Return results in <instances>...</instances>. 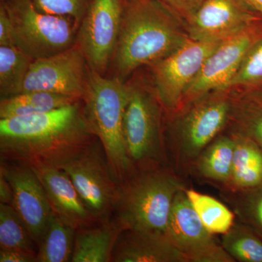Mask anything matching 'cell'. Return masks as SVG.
Segmentation results:
<instances>
[{"mask_svg":"<svg viewBox=\"0 0 262 262\" xmlns=\"http://www.w3.org/2000/svg\"><path fill=\"white\" fill-rule=\"evenodd\" d=\"M37 253L17 249H0V262H36Z\"/></svg>","mask_w":262,"mask_h":262,"instance_id":"obj_33","label":"cell"},{"mask_svg":"<svg viewBox=\"0 0 262 262\" xmlns=\"http://www.w3.org/2000/svg\"><path fill=\"white\" fill-rule=\"evenodd\" d=\"M30 166L42 183L53 211L65 223L77 229L96 222L84 206L72 180L62 169L45 164Z\"/></svg>","mask_w":262,"mask_h":262,"instance_id":"obj_16","label":"cell"},{"mask_svg":"<svg viewBox=\"0 0 262 262\" xmlns=\"http://www.w3.org/2000/svg\"><path fill=\"white\" fill-rule=\"evenodd\" d=\"M122 231L114 222H101L99 227L76 229L72 262H110L117 237Z\"/></svg>","mask_w":262,"mask_h":262,"instance_id":"obj_21","label":"cell"},{"mask_svg":"<svg viewBox=\"0 0 262 262\" xmlns=\"http://www.w3.org/2000/svg\"><path fill=\"white\" fill-rule=\"evenodd\" d=\"M37 244L11 205L0 203V249H17L37 253Z\"/></svg>","mask_w":262,"mask_h":262,"instance_id":"obj_28","label":"cell"},{"mask_svg":"<svg viewBox=\"0 0 262 262\" xmlns=\"http://www.w3.org/2000/svg\"><path fill=\"white\" fill-rule=\"evenodd\" d=\"M221 244L235 262H262L261 237L238 220L222 234Z\"/></svg>","mask_w":262,"mask_h":262,"instance_id":"obj_26","label":"cell"},{"mask_svg":"<svg viewBox=\"0 0 262 262\" xmlns=\"http://www.w3.org/2000/svg\"><path fill=\"white\" fill-rule=\"evenodd\" d=\"M38 10L47 14L69 17L80 24L87 11L89 0H32Z\"/></svg>","mask_w":262,"mask_h":262,"instance_id":"obj_30","label":"cell"},{"mask_svg":"<svg viewBox=\"0 0 262 262\" xmlns=\"http://www.w3.org/2000/svg\"><path fill=\"white\" fill-rule=\"evenodd\" d=\"M262 88V37L246 53L227 89Z\"/></svg>","mask_w":262,"mask_h":262,"instance_id":"obj_29","label":"cell"},{"mask_svg":"<svg viewBox=\"0 0 262 262\" xmlns=\"http://www.w3.org/2000/svg\"><path fill=\"white\" fill-rule=\"evenodd\" d=\"M80 101L48 113L0 119L2 158L57 166L96 140Z\"/></svg>","mask_w":262,"mask_h":262,"instance_id":"obj_1","label":"cell"},{"mask_svg":"<svg viewBox=\"0 0 262 262\" xmlns=\"http://www.w3.org/2000/svg\"><path fill=\"white\" fill-rule=\"evenodd\" d=\"M3 163L0 173L10 183L13 206L38 246L53 213L42 183L30 165L14 162Z\"/></svg>","mask_w":262,"mask_h":262,"instance_id":"obj_14","label":"cell"},{"mask_svg":"<svg viewBox=\"0 0 262 262\" xmlns=\"http://www.w3.org/2000/svg\"><path fill=\"white\" fill-rule=\"evenodd\" d=\"M79 101L65 95L45 91L20 93L1 98L0 119L46 113Z\"/></svg>","mask_w":262,"mask_h":262,"instance_id":"obj_22","label":"cell"},{"mask_svg":"<svg viewBox=\"0 0 262 262\" xmlns=\"http://www.w3.org/2000/svg\"><path fill=\"white\" fill-rule=\"evenodd\" d=\"M0 46H15L11 20L2 4L0 6Z\"/></svg>","mask_w":262,"mask_h":262,"instance_id":"obj_32","label":"cell"},{"mask_svg":"<svg viewBox=\"0 0 262 262\" xmlns=\"http://www.w3.org/2000/svg\"><path fill=\"white\" fill-rule=\"evenodd\" d=\"M261 19L244 0H204L186 27L193 40L223 41Z\"/></svg>","mask_w":262,"mask_h":262,"instance_id":"obj_15","label":"cell"},{"mask_svg":"<svg viewBox=\"0 0 262 262\" xmlns=\"http://www.w3.org/2000/svg\"><path fill=\"white\" fill-rule=\"evenodd\" d=\"M234 148L233 138L224 131L202 151L194 164L192 175L220 190L225 189L232 173Z\"/></svg>","mask_w":262,"mask_h":262,"instance_id":"obj_18","label":"cell"},{"mask_svg":"<svg viewBox=\"0 0 262 262\" xmlns=\"http://www.w3.org/2000/svg\"><path fill=\"white\" fill-rule=\"evenodd\" d=\"M76 229L53 211L37 246V261L67 262L72 260Z\"/></svg>","mask_w":262,"mask_h":262,"instance_id":"obj_23","label":"cell"},{"mask_svg":"<svg viewBox=\"0 0 262 262\" xmlns=\"http://www.w3.org/2000/svg\"><path fill=\"white\" fill-rule=\"evenodd\" d=\"M163 2L168 6L170 7L173 11H175L184 19V21H188L200 7L204 0H160Z\"/></svg>","mask_w":262,"mask_h":262,"instance_id":"obj_31","label":"cell"},{"mask_svg":"<svg viewBox=\"0 0 262 262\" xmlns=\"http://www.w3.org/2000/svg\"><path fill=\"white\" fill-rule=\"evenodd\" d=\"M234 142L232 173L227 187L222 190H245L262 184V149L259 146L237 133L228 132Z\"/></svg>","mask_w":262,"mask_h":262,"instance_id":"obj_20","label":"cell"},{"mask_svg":"<svg viewBox=\"0 0 262 262\" xmlns=\"http://www.w3.org/2000/svg\"><path fill=\"white\" fill-rule=\"evenodd\" d=\"M253 10L262 15V0H244Z\"/></svg>","mask_w":262,"mask_h":262,"instance_id":"obj_35","label":"cell"},{"mask_svg":"<svg viewBox=\"0 0 262 262\" xmlns=\"http://www.w3.org/2000/svg\"><path fill=\"white\" fill-rule=\"evenodd\" d=\"M33 61L15 46H0L1 98L18 94Z\"/></svg>","mask_w":262,"mask_h":262,"instance_id":"obj_25","label":"cell"},{"mask_svg":"<svg viewBox=\"0 0 262 262\" xmlns=\"http://www.w3.org/2000/svg\"><path fill=\"white\" fill-rule=\"evenodd\" d=\"M131 85L117 77L106 78L88 71L82 100L90 130L102 145L114 178L117 184L133 174L124 139V117Z\"/></svg>","mask_w":262,"mask_h":262,"instance_id":"obj_5","label":"cell"},{"mask_svg":"<svg viewBox=\"0 0 262 262\" xmlns=\"http://www.w3.org/2000/svg\"><path fill=\"white\" fill-rule=\"evenodd\" d=\"M124 0H91L77 32L76 45L90 70L103 75L120 35Z\"/></svg>","mask_w":262,"mask_h":262,"instance_id":"obj_10","label":"cell"},{"mask_svg":"<svg viewBox=\"0 0 262 262\" xmlns=\"http://www.w3.org/2000/svg\"><path fill=\"white\" fill-rule=\"evenodd\" d=\"M231 112V90L213 91L175 113L165 136L170 166L181 178L192 175L196 160L227 128Z\"/></svg>","mask_w":262,"mask_h":262,"instance_id":"obj_3","label":"cell"},{"mask_svg":"<svg viewBox=\"0 0 262 262\" xmlns=\"http://www.w3.org/2000/svg\"><path fill=\"white\" fill-rule=\"evenodd\" d=\"M13 201V189L4 176L0 173V203L12 206Z\"/></svg>","mask_w":262,"mask_h":262,"instance_id":"obj_34","label":"cell"},{"mask_svg":"<svg viewBox=\"0 0 262 262\" xmlns=\"http://www.w3.org/2000/svg\"><path fill=\"white\" fill-rule=\"evenodd\" d=\"M98 142L92 141L56 167L69 176L95 220L103 222L113 212L119 184Z\"/></svg>","mask_w":262,"mask_h":262,"instance_id":"obj_8","label":"cell"},{"mask_svg":"<svg viewBox=\"0 0 262 262\" xmlns=\"http://www.w3.org/2000/svg\"><path fill=\"white\" fill-rule=\"evenodd\" d=\"M220 195L236 219L248 225L262 238V184L245 190H220Z\"/></svg>","mask_w":262,"mask_h":262,"instance_id":"obj_27","label":"cell"},{"mask_svg":"<svg viewBox=\"0 0 262 262\" xmlns=\"http://www.w3.org/2000/svg\"><path fill=\"white\" fill-rule=\"evenodd\" d=\"M261 37V19L222 41L207 58L179 110L213 91L227 89L246 53Z\"/></svg>","mask_w":262,"mask_h":262,"instance_id":"obj_11","label":"cell"},{"mask_svg":"<svg viewBox=\"0 0 262 262\" xmlns=\"http://www.w3.org/2000/svg\"><path fill=\"white\" fill-rule=\"evenodd\" d=\"M112 261L188 262L165 233L136 230L121 232Z\"/></svg>","mask_w":262,"mask_h":262,"instance_id":"obj_17","label":"cell"},{"mask_svg":"<svg viewBox=\"0 0 262 262\" xmlns=\"http://www.w3.org/2000/svg\"><path fill=\"white\" fill-rule=\"evenodd\" d=\"M225 131L246 136L262 149V88L231 90L230 116Z\"/></svg>","mask_w":262,"mask_h":262,"instance_id":"obj_19","label":"cell"},{"mask_svg":"<svg viewBox=\"0 0 262 262\" xmlns=\"http://www.w3.org/2000/svg\"><path fill=\"white\" fill-rule=\"evenodd\" d=\"M189 39L184 19L160 0H131L125 4L113 58L116 76L125 80L143 66H152Z\"/></svg>","mask_w":262,"mask_h":262,"instance_id":"obj_2","label":"cell"},{"mask_svg":"<svg viewBox=\"0 0 262 262\" xmlns=\"http://www.w3.org/2000/svg\"><path fill=\"white\" fill-rule=\"evenodd\" d=\"M163 108L155 94L131 85L124 117V139L133 173L170 166L162 126Z\"/></svg>","mask_w":262,"mask_h":262,"instance_id":"obj_6","label":"cell"},{"mask_svg":"<svg viewBox=\"0 0 262 262\" xmlns=\"http://www.w3.org/2000/svg\"><path fill=\"white\" fill-rule=\"evenodd\" d=\"M13 27L15 47L32 60L58 54L73 47L78 23L69 17L38 10L32 0H2Z\"/></svg>","mask_w":262,"mask_h":262,"instance_id":"obj_7","label":"cell"},{"mask_svg":"<svg viewBox=\"0 0 262 262\" xmlns=\"http://www.w3.org/2000/svg\"><path fill=\"white\" fill-rule=\"evenodd\" d=\"M221 42L189 38L182 48L151 66L155 94L167 114L179 110L207 58Z\"/></svg>","mask_w":262,"mask_h":262,"instance_id":"obj_9","label":"cell"},{"mask_svg":"<svg viewBox=\"0 0 262 262\" xmlns=\"http://www.w3.org/2000/svg\"><path fill=\"white\" fill-rule=\"evenodd\" d=\"M86 63L76 44L58 54L34 60L18 94L45 91L82 99L87 83Z\"/></svg>","mask_w":262,"mask_h":262,"instance_id":"obj_13","label":"cell"},{"mask_svg":"<svg viewBox=\"0 0 262 262\" xmlns=\"http://www.w3.org/2000/svg\"><path fill=\"white\" fill-rule=\"evenodd\" d=\"M185 188L174 199L165 231L167 237L188 262H235L203 225L188 199Z\"/></svg>","mask_w":262,"mask_h":262,"instance_id":"obj_12","label":"cell"},{"mask_svg":"<svg viewBox=\"0 0 262 262\" xmlns=\"http://www.w3.org/2000/svg\"><path fill=\"white\" fill-rule=\"evenodd\" d=\"M185 187L170 166L135 172L118 185L113 222L122 232L165 234L175 196Z\"/></svg>","mask_w":262,"mask_h":262,"instance_id":"obj_4","label":"cell"},{"mask_svg":"<svg viewBox=\"0 0 262 262\" xmlns=\"http://www.w3.org/2000/svg\"><path fill=\"white\" fill-rule=\"evenodd\" d=\"M186 194L203 225L211 234H225L233 226L235 214L225 203L208 194L186 187Z\"/></svg>","mask_w":262,"mask_h":262,"instance_id":"obj_24","label":"cell"}]
</instances>
